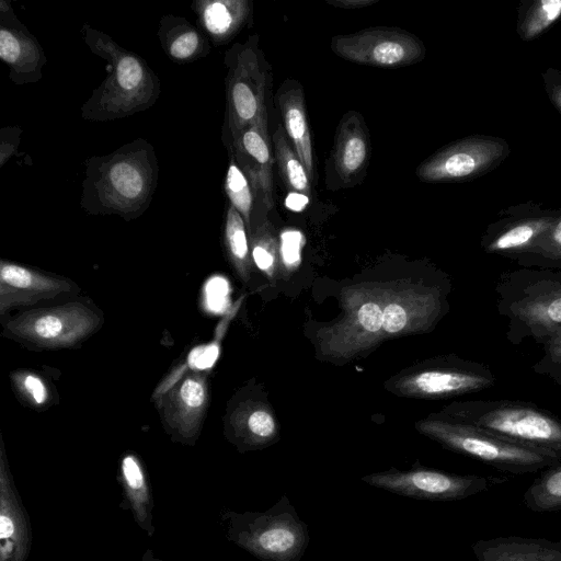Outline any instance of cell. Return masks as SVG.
Wrapping results in <instances>:
<instances>
[{
	"mask_svg": "<svg viewBox=\"0 0 561 561\" xmlns=\"http://www.w3.org/2000/svg\"><path fill=\"white\" fill-rule=\"evenodd\" d=\"M224 245L236 272L248 280L252 266V256L248 229L242 216L228 203L224 222Z\"/></svg>",
	"mask_w": 561,
	"mask_h": 561,
	"instance_id": "27",
	"label": "cell"
},
{
	"mask_svg": "<svg viewBox=\"0 0 561 561\" xmlns=\"http://www.w3.org/2000/svg\"><path fill=\"white\" fill-rule=\"evenodd\" d=\"M0 58L15 84L38 82L46 65L37 38L18 19L10 1H0Z\"/></svg>",
	"mask_w": 561,
	"mask_h": 561,
	"instance_id": "16",
	"label": "cell"
},
{
	"mask_svg": "<svg viewBox=\"0 0 561 561\" xmlns=\"http://www.w3.org/2000/svg\"><path fill=\"white\" fill-rule=\"evenodd\" d=\"M558 211L559 208H546L541 203L531 201L510 206L488 225L481 248L488 254L516 262L548 231Z\"/></svg>",
	"mask_w": 561,
	"mask_h": 561,
	"instance_id": "12",
	"label": "cell"
},
{
	"mask_svg": "<svg viewBox=\"0 0 561 561\" xmlns=\"http://www.w3.org/2000/svg\"><path fill=\"white\" fill-rule=\"evenodd\" d=\"M78 290L69 278L2 260L0 263V313L15 307L31 306L43 300Z\"/></svg>",
	"mask_w": 561,
	"mask_h": 561,
	"instance_id": "17",
	"label": "cell"
},
{
	"mask_svg": "<svg viewBox=\"0 0 561 561\" xmlns=\"http://www.w3.org/2000/svg\"><path fill=\"white\" fill-rule=\"evenodd\" d=\"M440 415L561 458V419L535 403L508 399L471 400L455 402Z\"/></svg>",
	"mask_w": 561,
	"mask_h": 561,
	"instance_id": "4",
	"label": "cell"
},
{
	"mask_svg": "<svg viewBox=\"0 0 561 561\" xmlns=\"http://www.w3.org/2000/svg\"><path fill=\"white\" fill-rule=\"evenodd\" d=\"M474 561H561V540L523 536L480 539L471 546Z\"/></svg>",
	"mask_w": 561,
	"mask_h": 561,
	"instance_id": "20",
	"label": "cell"
},
{
	"mask_svg": "<svg viewBox=\"0 0 561 561\" xmlns=\"http://www.w3.org/2000/svg\"><path fill=\"white\" fill-rule=\"evenodd\" d=\"M228 153L243 171L252 187L255 202L266 210L274 206L273 165L274 151L267 124L245 127L224 141Z\"/></svg>",
	"mask_w": 561,
	"mask_h": 561,
	"instance_id": "15",
	"label": "cell"
},
{
	"mask_svg": "<svg viewBox=\"0 0 561 561\" xmlns=\"http://www.w3.org/2000/svg\"><path fill=\"white\" fill-rule=\"evenodd\" d=\"M304 239L298 231H286L280 237L279 256L287 271L296 270L301 262Z\"/></svg>",
	"mask_w": 561,
	"mask_h": 561,
	"instance_id": "37",
	"label": "cell"
},
{
	"mask_svg": "<svg viewBox=\"0 0 561 561\" xmlns=\"http://www.w3.org/2000/svg\"><path fill=\"white\" fill-rule=\"evenodd\" d=\"M250 249L253 263L268 277L274 276L278 266V244L274 229L265 220L250 231Z\"/></svg>",
	"mask_w": 561,
	"mask_h": 561,
	"instance_id": "32",
	"label": "cell"
},
{
	"mask_svg": "<svg viewBox=\"0 0 561 561\" xmlns=\"http://www.w3.org/2000/svg\"><path fill=\"white\" fill-rule=\"evenodd\" d=\"M79 205L89 215H117L126 221L150 206L159 181V161L147 139L137 138L111 153L85 159Z\"/></svg>",
	"mask_w": 561,
	"mask_h": 561,
	"instance_id": "1",
	"label": "cell"
},
{
	"mask_svg": "<svg viewBox=\"0 0 561 561\" xmlns=\"http://www.w3.org/2000/svg\"><path fill=\"white\" fill-rule=\"evenodd\" d=\"M370 138L364 118L358 112L344 114L336 129L332 160L344 185L354 184L368 165Z\"/></svg>",
	"mask_w": 561,
	"mask_h": 561,
	"instance_id": "19",
	"label": "cell"
},
{
	"mask_svg": "<svg viewBox=\"0 0 561 561\" xmlns=\"http://www.w3.org/2000/svg\"><path fill=\"white\" fill-rule=\"evenodd\" d=\"M285 133L311 181L314 178L313 149L302 87L286 80L277 94Z\"/></svg>",
	"mask_w": 561,
	"mask_h": 561,
	"instance_id": "22",
	"label": "cell"
},
{
	"mask_svg": "<svg viewBox=\"0 0 561 561\" xmlns=\"http://www.w3.org/2000/svg\"><path fill=\"white\" fill-rule=\"evenodd\" d=\"M523 501L536 513L561 511V461L541 471L524 492Z\"/></svg>",
	"mask_w": 561,
	"mask_h": 561,
	"instance_id": "29",
	"label": "cell"
},
{
	"mask_svg": "<svg viewBox=\"0 0 561 561\" xmlns=\"http://www.w3.org/2000/svg\"><path fill=\"white\" fill-rule=\"evenodd\" d=\"M332 51L348 61L379 68H399L423 60L426 48L414 34L398 27L376 26L332 37Z\"/></svg>",
	"mask_w": 561,
	"mask_h": 561,
	"instance_id": "11",
	"label": "cell"
},
{
	"mask_svg": "<svg viewBox=\"0 0 561 561\" xmlns=\"http://www.w3.org/2000/svg\"><path fill=\"white\" fill-rule=\"evenodd\" d=\"M228 538L262 561H299L310 540L287 495L264 512H227Z\"/></svg>",
	"mask_w": 561,
	"mask_h": 561,
	"instance_id": "7",
	"label": "cell"
},
{
	"mask_svg": "<svg viewBox=\"0 0 561 561\" xmlns=\"http://www.w3.org/2000/svg\"><path fill=\"white\" fill-rule=\"evenodd\" d=\"M496 309L506 319L513 345L527 340L542 344L561 333V271L519 267L500 275L494 287Z\"/></svg>",
	"mask_w": 561,
	"mask_h": 561,
	"instance_id": "3",
	"label": "cell"
},
{
	"mask_svg": "<svg viewBox=\"0 0 561 561\" xmlns=\"http://www.w3.org/2000/svg\"><path fill=\"white\" fill-rule=\"evenodd\" d=\"M119 477L124 496L129 502L136 522L149 536H152L154 531L151 514L153 503L150 486L142 463L135 454L127 453L122 457Z\"/></svg>",
	"mask_w": 561,
	"mask_h": 561,
	"instance_id": "25",
	"label": "cell"
},
{
	"mask_svg": "<svg viewBox=\"0 0 561 561\" xmlns=\"http://www.w3.org/2000/svg\"><path fill=\"white\" fill-rule=\"evenodd\" d=\"M542 82L549 100L561 114V70L548 68L542 72Z\"/></svg>",
	"mask_w": 561,
	"mask_h": 561,
	"instance_id": "38",
	"label": "cell"
},
{
	"mask_svg": "<svg viewBox=\"0 0 561 561\" xmlns=\"http://www.w3.org/2000/svg\"><path fill=\"white\" fill-rule=\"evenodd\" d=\"M31 527L14 486L4 446L0 456V561H26L31 548Z\"/></svg>",
	"mask_w": 561,
	"mask_h": 561,
	"instance_id": "18",
	"label": "cell"
},
{
	"mask_svg": "<svg viewBox=\"0 0 561 561\" xmlns=\"http://www.w3.org/2000/svg\"><path fill=\"white\" fill-rule=\"evenodd\" d=\"M561 18V0H524L517 12V34L524 42L543 34Z\"/></svg>",
	"mask_w": 561,
	"mask_h": 561,
	"instance_id": "28",
	"label": "cell"
},
{
	"mask_svg": "<svg viewBox=\"0 0 561 561\" xmlns=\"http://www.w3.org/2000/svg\"><path fill=\"white\" fill-rule=\"evenodd\" d=\"M202 32L214 45L230 42L252 19L250 0H197L192 4Z\"/></svg>",
	"mask_w": 561,
	"mask_h": 561,
	"instance_id": "21",
	"label": "cell"
},
{
	"mask_svg": "<svg viewBox=\"0 0 561 561\" xmlns=\"http://www.w3.org/2000/svg\"><path fill=\"white\" fill-rule=\"evenodd\" d=\"M561 512V511H560Z\"/></svg>",
	"mask_w": 561,
	"mask_h": 561,
	"instance_id": "42",
	"label": "cell"
},
{
	"mask_svg": "<svg viewBox=\"0 0 561 561\" xmlns=\"http://www.w3.org/2000/svg\"><path fill=\"white\" fill-rule=\"evenodd\" d=\"M21 128L15 126L4 127L0 130V165L3 167L5 161L15 153L20 145Z\"/></svg>",
	"mask_w": 561,
	"mask_h": 561,
	"instance_id": "39",
	"label": "cell"
},
{
	"mask_svg": "<svg viewBox=\"0 0 561 561\" xmlns=\"http://www.w3.org/2000/svg\"><path fill=\"white\" fill-rule=\"evenodd\" d=\"M495 381L489 366L451 356L435 366L402 377L397 382V389L409 397L444 399L488 389Z\"/></svg>",
	"mask_w": 561,
	"mask_h": 561,
	"instance_id": "13",
	"label": "cell"
},
{
	"mask_svg": "<svg viewBox=\"0 0 561 561\" xmlns=\"http://www.w3.org/2000/svg\"><path fill=\"white\" fill-rule=\"evenodd\" d=\"M362 480L391 493L427 501H458L507 481L506 477L459 474L415 466L366 474Z\"/></svg>",
	"mask_w": 561,
	"mask_h": 561,
	"instance_id": "9",
	"label": "cell"
},
{
	"mask_svg": "<svg viewBox=\"0 0 561 561\" xmlns=\"http://www.w3.org/2000/svg\"><path fill=\"white\" fill-rule=\"evenodd\" d=\"M510 152V145L503 138L468 136L424 160L416 170V176L426 183L472 180L495 169Z\"/></svg>",
	"mask_w": 561,
	"mask_h": 561,
	"instance_id": "10",
	"label": "cell"
},
{
	"mask_svg": "<svg viewBox=\"0 0 561 561\" xmlns=\"http://www.w3.org/2000/svg\"><path fill=\"white\" fill-rule=\"evenodd\" d=\"M104 323L100 309L82 301L31 309L4 324L3 335L36 350L79 346Z\"/></svg>",
	"mask_w": 561,
	"mask_h": 561,
	"instance_id": "8",
	"label": "cell"
},
{
	"mask_svg": "<svg viewBox=\"0 0 561 561\" xmlns=\"http://www.w3.org/2000/svg\"><path fill=\"white\" fill-rule=\"evenodd\" d=\"M157 36L164 54L178 64L196 61L211 49L207 36L180 15H163L158 24Z\"/></svg>",
	"mask_w": 561,
	"mask_h": 561,
	"instance_id": "24",
	"label": "cell"
},
{
	"mask_svg": "<svg viewBox=\"0 0 561 561\" xmlns=\"http://www.w3.org/2000/svg\"><path fill=\"white\" fill-rule=\"evenodd\" d=\"M275 162L280 179L290 192L310 196L311 179L289 142L285 129L278 125L272 137Z\"/></svg>",
	"mask_w": 561,
	"mask_h": 561,
	"instance_id": "26",
	"label": "cell"
},
{
	"mask_svg": "<svg viewBox=\"0 0 561 561\" xmlns=\"http://www.w3.org/2000/svg\"><path fill=\"white\" fill-rule=\"evenodd\" d=\"M226 113L222 141L254 124L268 125L271 67L260 47L257 34L226 50Z\"/></svg>",
	"mask_w": 561,
	"mask_h": 561,
	"instance_id": "6",
	"label": "cell"
},
{
	"mask_svg": "<svg viewBox=\"0 0 561 561\" xmlns=\"http://www.w3.org/2000/svg\"><path fill=\"white\" fill-rule=\"evenodd\" d=\"M410 309L402 300H391L383 307L382 330L389 334H396L409 328L411 314Z\"/></svg>",
	"mask_w": 561,
	"mask_h": 561,
	"instance_id": "36",
	"label": "cell"
},
{
	"mask_svg": "<svg viewBox=\"0 0 561 561\" xmlns=\"http://www.w3.org/2000/svg\"><path fill=\"white\" fill-rule=\"evenodd\" d=\"M228 203L242 216L248 232L253 227V210L256 204L252 187L236 160L229 156V163L224 181Z\"/></svg>",
	"mask_w": 561,
	"mask_h": 561,
	"instance_id": "31",
	"label": "cell"
},
{
	"mask_svg": "<svg viewBox=\"0 0 561 561\" xmlns=\"http://www.w3.org/2000/svg\"><path fill=\"white\" fill-rule=\"evenodd\" d=\"M228 427L240 450L265 447L277 436V423L273 414L260 402L239 403L229 414Z\"/></svg>",
	"mask_w": 561,
	"mask_h": 561,
	"instance_id": "23",
	"label": "cell"
},
{
	"mask_svg": "<svg viewBox=\"0 0 561 561\" xmlns=\"http://www.w3.org/2000/svg\"><path fill=\"white\" fill-rule=\"evenodd\" d=\"M516 263L520 267L561 271V207L548 231Z\"/></svg>",
	"mask_w": 561,
	"mask_h": 561,
	"instance_id": "30",
	"label": "cell"
},
{
	"mask_svg": "<svg viewBox=\"0 0 561 561\" xmlns=\"http://www.w3.org/2000/svg\"><path fill=\"white\" fill-rule=\"evenodd\" d=\"M416 428L445 448L511 474H530L561 461L552 453L502 438L442 415L420 421Z\"/></svg>",
	"mask_w": 561,
	"mask_h": 561,
	"instance_id": "5",
	"label": "cell"
},
{
	"mask_svg": "<svg viewBox=\"0 0 561 561\" xmlns=\"http://www.w3.org/2000/svg\"><path fill=\"white\" fill-rule=\"evenodd\" d=\"M12 382L19 394L34 408H43L49 400L48 388L37 374L16 371L11 375Z\"/></svg>",
	"mask_w": 561,
	"mask_h": 561,
	"instance_id": "34",
	"label": "cell"
},
{
	"mask_svg": "<svg viewBox=\"0 0 561 561\" xmlns=\"http://www.w3.org/2000/svg\"><path fill=\"white\" fill-rule=\"evenodd\" d=\"M142 561H161V560H157V559H154V558H153V556H152V551H151V550H148V551L145 553V556H144V558H142Z\"/></svg>",
	"mask_w": 561,
	"mask_h": 561,
	"instance_id": "41",
	"label": "cell"
},
{
	"mask_svg": "<svg viewBox=\"0 0 561 561\" xmlns=\"http://www.w3.org/2000/svg\"><path fill=\"white\" fill-rule=\"evenodd\" d=\"M383 307L377 300H366L355 313L351 314L347 322L350 328L345 330L346 335H362L366 333L373 336L382 330Z\"/></svg>",
	"mask_w": 561,
	"mask_h": 561,
	"instance_id": "33",
	"label": "cell"
},
{
	"mask_svg": "<svg viewBox=\"0 0 561 561\" xmlns=\"http://www.w3.org/2000/svg\"><path fill=\"white\" fill-rule=\"evenodd\" d=\"M541 357L531 366L536 374L561 385V333H557L542 344Z\"/></svg>",
	"mask_w": 561,
	"mask_h": 561,
	"instance_id": "35",
	"label": "cell"
},
{
	"mask_svg": "<svg viewBox=\"0 0 561 561\" xmlns=\"http://www.w3.org/2000/svg\"><path fill=\"white\" fill-rule=\"evenodd\" d=\"M81 35L90 51L104 59L107 68L103 81L80 108L83 119H121L157 103L161 93L160 79L144 58L89 24L81 27Z\"/></svg>",
	"mask_w": 561,
	"mask_h": 561,
	"instance_id": "2",
	"label": "cell"
},
{
	"mask_svg": "<svg viewBox=\"0 0 561 561\" xmlns=\"http://www.w3.org/2000/svg\"><path fill=\"white\" fill-rule=\"evenodd\" d=\"M376 2L378 0H327V3L340 9H363Z\"/></svg>",
	"mask_w": 561,
	"mask_h": 561,
	"instance_id": "40",
	"label": "cell"
},
{
	"mask_svg": "<svg viewBox=\"0 0 561 561\" xmlns=\"http://www.w3.org/2000/svg\"><path fill=\"white\" fill-rule=\"evenodd\" d=\"M208 404L206 375L191 371L160 399L159 411L174 439L193 443L201 433Z\"/></svg>",
	"mask_w": 561,
	"mask_h": 561,
	"instance_id": "14",
	"label": "cell"
}]
</instances>
